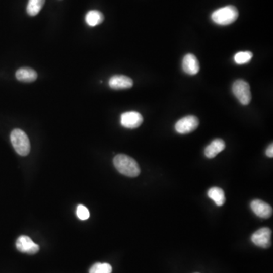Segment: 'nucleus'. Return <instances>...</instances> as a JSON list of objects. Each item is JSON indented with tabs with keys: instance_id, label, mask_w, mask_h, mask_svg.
I'll return each instance as SVG.
<instances>
[{
	"instance_id": "9d476101",
	"label": "nucleus",
	"mask_w": 273,
	"mask_h": 273,
	"mask_svg": "<svg viewBox=\"0 0 273 273\" xmlns=\"http://www.w3.org/2000/svg\"><path fill=\"white\" fill-rule=\"evenodd\" d=\"M182 69L184 73L190 76H195L199 71V64L197 58L193 54H187L183 58Z\"/></svg>"
},
{
	"instance_id": "7ed1b4c3",
	"label": "nucleus",
	"mask_w": 273,
	"mask_h": 273,
	"mask_svg": "<svg viewBox=\"0 0 273 273\" xmlns=\"http://www.w3.org/2000/svg\"><path fill=\"white\" fill-rule=\"evenodd\" d=\"M238 11L233 6H227L219 9L211 16L213 22L219 25H229L235 22L238 18Z\"/></svg>"
},
{
	"instance_id": "a211bd4d",
	"label": "nucleus",
	"mask_w": 273,
	"mask_h": 273,
	"mask_svg": "<svg viewBox=\"0 0 273 273\" xmlns=\"http://www.w3.org/2000/svg\"><path fill=\"white\" fill-rule=\"evenodd\" d=\"M253 58V53L250 51L239 52L235 54L234 57L235 63L238 64H244L248 63Z\"/></svg>"
},
{
	"instance_id": "20e7f679",
	"label": "nucleus",
	"mask_w": 273,
	"mask_h": 273,
	"mask_svg": "<svg viewBox=\"0 0 273 273\" xmlns=\"http://www.w3.org/2000/svg\"><path fill=\"white\" fill-rule=\"evenodd\" d=\"M232 92L242 105H248L251 101L252 95L250 85L245 81L237 80L232 86Z\"/></svg>"
},
{
	"instance_id": "ddd939ff",
	"label": "nucleus",
	"mask_w": 273,
	"mask_h": 273,
	"mask_svg": "<svg viewBox=\"0 0 273 273\" xmlns=\"http://www.w3.org/2000/svg\"><path fill=\"white\" fill-rule=\"evenodd\" d=\"M16 77L19 82L31 83L37 79V73L31 67H21L16 72Z\"/></svg>"
},
{
	"instance_id": "4468645a",
	"label": "nucleus",
	"mask_w": 273,
	"mask_h": 273,
	"mask_svg": "<svg viewBox=\"0 0 273 273\" xmlns=\"http://www.w3.org/2000/svg\"><path fill=\"white\" fill-rule=\"evenodd\" d=\"M208 196L214 201L218 207L223 206L226 202V196L223 189L214 187L208 190Z\"/></svg>"
},
{
	"instance_id": "39448f33",
	"label": "nucleus",
	"mask_w": 273,
	"mask_h": 273,
	"mask_svg": "<svg viewBox=\"0 0 273 273\" xmlns=\"http://www.w3.org/2000/svg\"><path fill=\"white\" fill-rule=\"evenodd\" d=\"M198 126H199L198 118L194 115H187L177 121L175 128L178 133L185 134L196 130Z\"/></svg>"
},
{
	"instance_id": "f3484780",
	"label": "nucleus",
	"mask_w": 273,
	"mask_h": 273,
	"mask_svg": "<svg viewBox=\"0 0 273 273\" xmlns=\"http://www.w3.org/2000/svg\"><path fill=\"white\" fill-rule=\"evenodd\" d=\"M112 267L109 263L97 262L90 268L89 273H112Z\"/></svg>"
},
{
	"instance_id": "6ab92c4d",
	"label": "nucleus",
	"mask_w": 273,
	"mask_h": 273,
	"mask_svg": "<svg viewBox=\"0 0 273 273\" xmlns=\"http://www.w3.org/2000/svg\"><path fill=\"white\" fill-rule=\"evenodd\" d=\"M76 214H77L78 217L81 220H86L90 217L89 211H88L86 207L83 206V205H79L78 206L77 213Z\"/></svg>"
},
{
	"instance_id": "aec40b11",
	"label": "nucleus",
	"mask_w": 273,
	"mask_h": 273,
	"mask_svg": "<svg viewBox=\"0 0 273 273\" xmlns=\"http://www.w3.org/2000/svg\"><path fill=\"white\" fill-rule=\"evenodd\" d=\"M265 154H266L267 157H273V146L272 145H270L267 148L266 151H265Z\"/></svg>"
},
{
	"instance_id": "f03ea898",
	"label": "nucleus",
	"mask_w": 273,
	"mask_h": 273,
	"mask_svg": "<svg viewBox=\"0 0 273 273\" xmlns=\"http://www.w3.org/2000/svg\"><path fill=\"white\" fill-rule=\"evenodd\" d=\"M11 143L18 154L22 157L29 154L31 151V144L25 132L21 129H14L10 135Z\"/></svg>"
},
{
	"instance_id": "dca6fc26",
	"label": "nucleus",
	"mask_w": 273,
	"mask_h": 273,
	"mask_svg": "<svg viewBox=\"0 0 273 273\" xmlns=\"http://www.w3.org/2000/svg\"><path fill=\"white\" fill-rule=\"evenodd\" d=\"M45 0H28L27 13L30 16H36L44 6Z\"/></svg>"
},
{
	"instance_id": "1a4fd4ad",
	"label": "nucleus",
	"mask_w": 273,
	"mask_h": 273,
	"mask_svg": "<svg viewBox=\"0 0 273 273\" xmlns=\"http://www.w3.org/2000/svg\"><path fill=\"white\" fill-rule=\"evenodd\" d=\"M253 212L262 219H268L272 215V208L269 204L261 199H254L250 203Z\"/></svg>"
},
{
	"instance_id": "423d86ee",
	"label": "nucleus",
	"mask_w": 273,
	"mask_h": 273,
	"mask_svg": "<svg viewBox=\"0 0 273 273\" xmlns=\"http://www.w3.org/2000/svg\"><path fill=\"white\" fill-rule=\"evenodd\" d=\"M271 231L268 228H262L256 231L251 236V241L255 245L262 248H268L271 246Z\"/></svg>"
},
{
	"instance_id": "6e6552de",
	"label": "nucleus",
	"mask_w": 273,
	"mask_h": 273,
	"mask_svg": "<svg viewBox=\"0 0 273 273\" xmlns=\"http://www.w3.org/2000/svg\"><path fill=\"white\" fill-rule=\"evenodd\" d=\"M16 247L19 251L28 254H35L40 250L38 244H35L26 235H22L16 241Z\"/></svg>"
},
{
	"instance_id": "f257e3e1",
	"label": "nucleus",
	"mask_w": 273,
	"mask_h": 273,
	"mask_svg": "<svg viewBox=\"0 0 273 273\" xmlns=\"http://www.w3.org/2000/svg\"><path fill=\"white\" fill-rule=\"evenodd\" d=\"M113 164L118 172L127 177H138L141 173L140 166L132 157L124 154L115 156Z\"/></svg>"
},
{
	"instance_id": "9b49d317",
	"label": "nucleus",
	"mask_w": 273,
	"mask_h": 273,
	"mask_svg": "<svg viewBox=\"0 0 273 273\" xmlns=\"http://www.w3.org/2000/svg\"><path fill=\"white\" fill-rule=\"evenodd\" d=\"M109 85L113 90L129 89L133 86V81L127 76L117 75L110 78Z\"/></svg>"
},
{
	"instance_id": "2eb2a0df",
	"label": "nucleus",
	"mask_w": 273,
	"mask_h": 273,
	"mask_svg": "<svg viewBox=\"0 0 273 273\" xmlns=\"http://www.w3.org/2000/svg\"><path fill=\"white\" fill-rule=\"evenodd\" d=\"M85 21L89 26L95 27L100 25L104 21V16L100 11L91 10L87 13Z\"/></svg>"
},
{
	"instance_id": "0eeeda50",
	"label": "nucleus",
	"mask_w": 273,
	"mask_h": 273,
	"mask_svg": "<svg viewBox=\"0 0 273 273\" xmlns=\"http://www.w3.org/2000/svg\"><path fill=\"white\" fill-rule=\"evenodd\" d=\"M143 116L138 112H124L121 116V124L126 128H138L143 123Z\"/></svg>"
},
{
	"instance_id": "f8f14e48",
	"label": "nucleus",
	"mask_w": 273,
	"mask_h": 273,
	"mask_svg": "<svg viewBox=\"0 0 273 273\" xmlns=\"http://www.w3.org/2000/svg\"><path fill=\"white\" fill-rule=\"evenodd\" d=\"M226 148V144L222 139H215L213 141L204 151V154L208 158L213 159L217 156V154L223 151Z\"/></svg>"
}]
</instances>
